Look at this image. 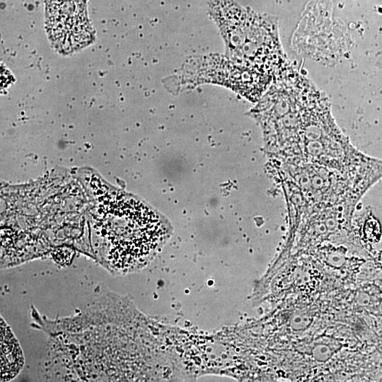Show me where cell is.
Here are the masks:
<instances>
[{
    "label": "cell",
    "instance_id": "cell-4",
    "mask_svg": "<svg viewBox=\"0 0 382 382\" xmlns=\"http://www.w3.org/2000/svg\"><path fill=\"white\" fill-rule=\"evenodd\" d=\"M46 19L50 38L61 52H75L93 40L86 0H46Z\"/></svg>",
    "mask_w": 382,
    "mask_h": 382
},
{
    "label": "cell",
    "instance_id": "cell-2",
    "mask_svg": "<svg viewBox=\"0 0 382 382\" xmlns=\"http://www.w3.org/2000/svg\"><path fill=\"white\" fill-rule=\"evenodd\" d=\"M108 208L98 206L95 223L100 253L105 265L127 272L144 264L165 237L159 217L139 201L118 194Z\"/></svg>",
    "mask_w": 382,
    "mask_h": 382
},
{
    "label": "cell",
    "instance_id": "cell-5",
    "mask_svg": "<svg viewBox=\"0 0 382 382\" xmlns=\"http://www.w3.org/2000/svg\"><path fill=\"white\" fill-rule=\"evenodd\" d=\"M0 381H9L17 376L24 364L20 344L3 318L0 320Z\"/></svg>",
    "mask_w": 382,
    "mask_h": 382
},
{
    "label": "cell",
    "instance_id": "cell-1",
    "mask_svg": "<svg viewBox=\"0 0 382 382\" xmlns=\"http://www.w3.org/2000/svg\"><path fill=\"white\" fill-rule=\"evenodd\" d=\"M262 102L276 116L289 162L316 163L352 174L371 161L336 125L326 98L291 66L274 80Z\"/></svg>",
    "mask_w": 382,
    "mask_h": 382
},
{
    "label": "cell",
    "instance_id": "cell-3",
    "mask_svg": "<svg viewBox=\"0 0 382 382\" xmlns=\"http://www.w3.org/2000/svg\"><path fill=\"white\" fill-rule=\"evenodd\" d=\"M290 209L293 214H316L344 208L351 211L374 184L316 163L288 161Z\"/></svg>",
    "mask_w": 382,
    "mask_h": 382
}]
</instances>
